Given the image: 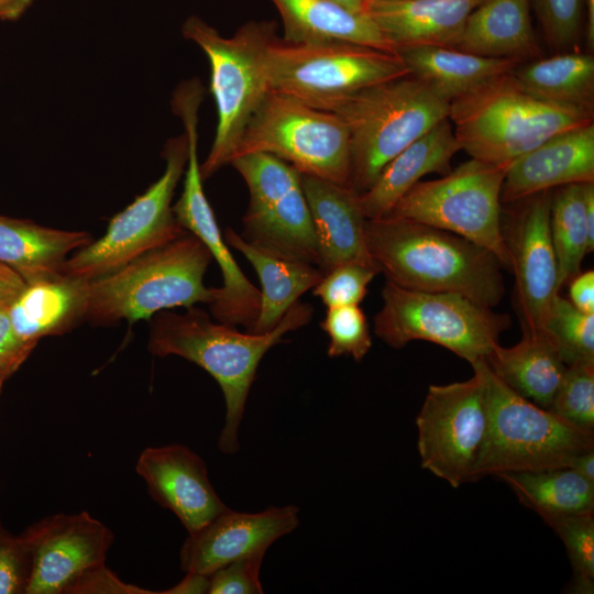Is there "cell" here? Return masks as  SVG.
I'll return each mask as SVG.
<instances>
[{
  "label": "cell",
  "instance_id": "cell-47",
  "mask_svg": "<svg viewBox=\"0 0 594 594\" xmlns=\"http://www.w3.org/2000/svg\"><path fill=\"white\" fill-rule=\"evenodd\" d=\"M34 0H0V20H18Z\"/></svg>",
  "mask_w": 594,
  "mask_h": 594
},
{
  "label": "cell",
  "instance_id": "cell-31",
  "mask_svg": "<svg viewBox=\"0 0 594 594\" xmlns=\"http://www.w3.org/2000/svg\"><path fill=\"white\" fill-rule=\"evenodd\" d=\"M513 76L524 90L544 101L594 109V57L590 53L561 52L519 64Z\"/></svg>",
  "mask_w": 594,
  "mask_h": 594
},
{
  "label": "cell",
  "instance_id": "cell-13",
  "mask_svg": "<svg viewBox=\"0 0 594 594\" xmlns=\"http://www.w3.org/2000/svg\"><path fill=\"white\" fill-rule=\"evenodd\" d=\"M230 165L244 179L250 197L240 235L266 253L318 266V241L301 173L266 153L240 155Z\"/></svg>",
  "mask_w": 594,
  "mask_h": 594
},
{
  "label": "cell",
  "instance_id": "cell-40",
  "mask_svg": "<svg viewBox=\"0 0 594 594\" xmlns=\"http://www.w3.org/2000/svg\"><path fill=\"white\" fill-rule=\"evenodd\" d=\"M31 573L29 546L0 526V594H25Z\"/></svg>",
  "mask_w": 594,
  "mask_h": 594
},
{
  "label": "cell",
  "instance_id": "cell-36",
  "mask_svg": "<svg viewBox=\"0 0 594 594\" xmlns=\"http://www.w3.org/2000/svg\"><path fill=\"white\" fill-rule=\"evenodd\" d=\"M548 409L579 428L594 431V362L566 365Z\"/></svg>",
  "mask_w": 594,
  "mask_h": 594
},
{
  "label": "cell",
  "instance_id": "cell-52",
  "mask_svg": "<svg viewBox=\"0 0 594 594\" xmlns=\"http://www.w3.org/2000/svg\"><path fill=\"white\" fill-rule=\"evenodd\" d=\"M0 526H1V522H0Z\"/></svg>",
  "mask_w": 594,
  "mask_h": 594
},
{
  "label": "cell",
  "instance_id": "cell-51",
  "mask_svg": "<svg viewBox=\"0 0 594 594\" xmlns=\"http://www.w3.org/2000/svg\"><path fill=\"white\" fill-rule=\"evenodd\" d=\"M7 380V377L0 372V394L3 387V383Z\"/></svg>",
  "mask_w": 594,
  "mask_h": 594
},
{
  "label": "cell",
  "instance_id": "cell-20",
  "mask_svg": "<svg viewBox=\"0 0 594 594\" xmlns=\"http://www.w3.org/2000/svg\"><path fill=\"white\" fill-rule=\"evenodd\" d=\"M594 182V123L558 133L508 167L501 200L514 202L570 184Z\"/></svg>",
  "mask_w": 594,
  "mask_h": 594
},
{
  "label": "cell",
  "instance_id": "cell-49",
  "mask_svg": "<svg viewBox=\"0 0 594 594\" xmlns=\"http://www.w3.org/2000/svg\"><path fill=\"white\" fill-rule=\"evenodd\" d=\"M585 11V41L590 51L594 48V0H583Z\"/></svg>",
  "mask_w": 594,
  "mask_h": 594
},
{
  "label": "cell",
  "instance_id": "cell-9",
  "mask_svg": "<svg viewBox=\"0 0 594 594\" xmlns=\"http://www.w3.org/2000/svg\"><path fill=\"white\" fill-rule=\"evenodd\" d=\"M382 299L374 332L384 343L400 349L415 340L432 342L471 365L486 360L512 326L507 314L458 293L414 290L386 280Z\"/></svg>",
  "mask_w": 594,
  "mask_h": 594
},
{
  "label": "cell",
  "instance_id": "cell-29",
  "mask_svg": "<svg viewBox=\"0 0 594 594\" xmlns=\"http://www.w3.org/2000/svg\"><path fill=\"white\" fill-rule=\"evenodd\" d=\"M485 361L514 392L547 409L566 367L546 332H522L521 340L509 348L498 343Z\"/></svg>",
  "mask_w": 594,
  "mask_h": 594
},
{
  "label": "cell",
  "instance_id": "cell-35",
  "mask_svg": "<svg viewBox=\"0 0 594 594\" xmlns=\"http://www.w3.org/2000/svg\"><path fill=\"white\" fill-rule=\"evenodd\" d=\"M563 542L572 566L565 588L572 594L594 592V513L554 515L542 518Z\"/></svg>",
  "mask_w": 594,
  "mask_h": 594
},
{
  "label": "cell",
  "instance_id": "cell-16",
  "mask_svg": "<svg viewBox=\"0 0 594 594\" xmlns=\"http://www.w3.org/2000/svg\"><path fill=\"white\" fill-rule=\"evenodd\" d=\"M32 554L25 594H66L85 571L103 564L114 536L87 512L47 516L20 535Z\"/></svg>",
  "mask_w": 594,
  "mask_h": 594
},
{
  "label": "cell",
  "instance_id": "cell-4",
  "mask_svg": "<svg viewBox=\"0 0 594 594\" xmlns=\"http://www.w3.org/2000/svg\"><path fill=\"white\" fill-rule=\"evenodd\" d=\"M212 261L207 246L186 231L90 280L86 319L96 324L132 323L176 307L209 305L215 287H206L204 276Z\"/></svg>",
  "mask_w": 594,
  "mask_h": 594
},
{
  "label": "cell",
  "instance_id": "cell-7",
  "mask_svg": "<svg viewBox=\"0 0 594 594\" xmlns=\"http://www.w3.org/2000/svg\"><path fill=\"white\" fill-rule=\"evenodd\" d=\"M487 406L485 438L471 482L505 472L571 468L594 449V431L579 428L524 398L481 361Z\"/></svg>",
  "mask_w": 594,
  "mask_h": 594
},
{
  "label": "cell",
  "instance_id": "cell-11",
  "mask_svg": "<svg viewBox=\"0 0 594 594\" xmlns=\"http://www.w3.org/2000/svg\"><path fill=\"white\" fill-rule=\"evenodd\" d=\"M509 165L470 158L441 178L416 184L387 216L411 219L461 235L510 268L502 229L501 194Z\"/></svg>",
  "mask_w": 594,
  "mask_h": 594
},
{
  "label": "cell",
  "instance_id": "cell-18",
  "mask_svg": "<svg viewBox=\"0 0 594 594\" xmlns=\"http://www.w3.org/2000/svg\"><path fill=\"white\" fill-rule=\"evenodd\" d=\"M298 514L293 505L253 514L227 508L189 534L180 549V568L209 575L239 558L266 552L274 541L297 528Z\"/></svg>",
  "mask_w": 594,
  "mask_h": 594
},
{
  "label": "cell",
  "instance_id": "cell-39",
  "mask_svg": "<svg viewBox=\"0 0 594 594\" xmlns=\"http://www.w3.org/2000/svg\"><path fill=\"white\" fill-rule=\"evenodd\" d=\"M380 271L370 265L346 263L323 274L312 294L329 307L360 305L369 284Z\"/></svg>",
  "mask_w": 594,
  "mask_h": 594
},
{
  "label": "cell",
  "instance_id": "cell-34",
  "mask_svg": "<svg viewBox=\"0 0 594 594\" xmlns=\"http://www.w3.org/2000/svg\"><path fill=\"white\" fill-rule=\"evenodd\" d=\"M543 331L565 365L594 362V314L579 310L559 293L550 305Z\"/></svg>",
  "mask_w": 594,
  "mask_h": 594
},
{
  "label": "cell",
  "instance_id": "cell-37",
  "mask_svg": "<svg viewBox=\"0 0 594 594\" xmlns=\"http://www.w3.org/2000/svg\"><path fill=\"white\" fill-rule=\"evenodd\" d=\"M320 327L329 337L330 358L350 355L360 362L372 348L369 323L359 305L329 307Z\"/></svg>",
  "mask_w": 594,
  "mask_h": 594
},
{
  "label": "cell",
  "instance_id": "cell-10",
  "mask_svg": "<svg viewBox=\"0 0 594 594\" xmlns=\"http://www.w3.org/2000/svg\"><path fill=\"white\" fill-rule=\"evenodd\" d=\"M274 155L301 174L349 187V131L333 111L270 90L250 119L234 157ZM232 162V161H231Z\"/></svg>",
  "mask_w": 594,
  "mask_h": 594
},
{
  "label": "cell",
  "instance_id": "cell-21",
  "mask_svg": "<svg viewBox=\"0 0 594 594\" xmlns=\"http://www.w3.org/2000/svg\"><path fill=\"white\" fill-rule=\"evenodd\" d=\"M301 185L317 235L318 267L323 274L346 263L378 270L366 248V219L360 207L359 194L349 187L307 174H301Z\"/></svg>",
  "mask_w": 594,
  "mask_h": 594
},
{
  "label": "cell",
  "instance_id": "cell-38",
  "mask_svg": "<svg viewBox=\"0 0 594 594\" xmlns=\"http://www.w3.org/2000/svg\"><path fill=\"white\" fill-rule=\"evenodd\" d=\"M532 1L549 46L559 53L576 47L583 30V0Z\"/></svg>",
  "mask_w": 594,
  "mask_h": 594
},
{
  "label": "cell",
  "instance_id": "cell-2",
  "mask_svg": "<svg viewBox=\"0 0 594 594\" xmlns=\"http://www.w3.org/2000/svg\"><path fill=\"white\" fill-rule=\"evenodd\" d=\"M364 232L369 254L386 280L414 290L458 293L490 308L504 296L499 260L461 235L394 216L366 220Z\"/></svg>",
  "mask_w": 594,
  "mask_h": 594
},
{
  "label": "cell",
  "instance_id": "cell-5",
  "mask_svg": "<svg viewBox=\"0 0 594 594\" xmlns=\"http://www.w3.org/2000/svg\"><path fill=\"white\" fill-rule=\"evenodd\" d=\"M185 38L206 54L217 128L210 151L200 164L202 180L230 165L245 128L270 91L266 51L276 36L274 21H250L229 37L196 15L182 26Z\"/></svg>",
  "mask_w": 594,
  "mask_h": 594
},
{
  "label": "cell",
  "instance_id": "cell-50",
  "mask_svg": "<svg viewBox=\"0 0 594 594\" xmlns=\"http://www.w3.org/2000/svg\"><path fill=\"white\" fill-rule=\"evenodd\" d=\"M332 1L343 6L344 8L351 11L360 12V13H361V9L364 2V0H332Z\"/></svg>",
  "mask_w": 594,
  "mask_h": 594
},
{
  "label": "cell",
  "instance_id": "cell-33",
  "mask_svg": "<svg viewBox=\"0 0 594 594\" xmlns=\"http://www.w3.org/2000/svg\"><path fill=\"white\" fill-rule=\"evenodd\" d=\"M556 189L551 194L549 228L560 289L581 272L584 255L594 250V234L586 220L583 183Z\"/></svg>",
  "mask_w": 594,
  "mask_h": 594
},
{
  "label": "cell",
  "instance_id": "cell-41",
  "mask_svg": "<svg viewBox=\"0 0 594 594\" xmlns=\"http://www.w3.org/2000/svg\"><path fill=\"white\" fill-rule=\"evenodd\" d=\"M265 552L239 558L209 574L210 594L263 593L260 570Z\"/></svg>",
  "mask_w": 594,
  "mask_h": 594
},
{
  "label": "cell",
  "instance_id": "cell-1",
  "mask_svg": "<svg viewBox=\"0 0 594 594\" xmlns=\"http://www.w3.org/2000/svg\"><path fill=\"white\" fill-rule=\"evenodd\" d=\"M314 309L297 301L268 332H241L234 326L212 321L201 308L191 306L183 314L160 311L152 317L148 351L157 356L176 355L206 372L219 384L226 402V419L218 447L233 454L239 449V427L260 362L287 332L308 324Z\"/></svg>",
  "mask_w": 594,
  "mask_h": 594
},
{
  "label": "cell",
  "instance_id": "cell-28",
  "mask_svg": "<svg viewBox=\"0 0 594 594\" xmlns=\"http://www.w3.org/2000/svg\"><path fill=\"white\" fill-rule=\"evenodd\" d=\"M223 237L229 246L246 257L262 285L260 311L250 332L265 333L274 329L299 297L323 277V272L315 264L266 253L231 228L226 229Z\"/></svg>",
  "mask_w": 594,
  "mask_h": 594
},
{
  "label": "cell",
  "instance_id": "cell-46",
  "mask_svg": "<svg viewBox=\"0 0 594 594\" xmlns=\"http://www.w3.org/2000/svg\"><path fill=\"white\" fill-rule=\"evenodd\" d=\"M161 593L165 594H204L209 593V575L186 572L185 578L176 585L167 591Z\"/></svg>",
  "mask_w": 594,
  "mask_h": 594
},
{
  "label": "cell",
  "instance_id": "cell-43",
  "mask_svg": "<svg viewBox=\"0 0 594 594\" xmlns=\"http://www.w3.org/2000/svg\"><path fill=\"white\" fill-rule=\"evenodd\" d=\"M35 343L25 342L15 333L7 306L0 305V372L9 378L31 354Z\"/></svg>",
  "mask_w": 594,
  "mask_h": 594
},
{
  "label": "cell",
  "instance_id": "cell-8",
  "mask_svg": "<svg viewBox=\"0 0 594 594\" xmlns=\"http://www.w3.org/2000/svg\"><path fill=\"white\" fill-rule=\"evenodd\" d=\"M270 90L331 111L348 96L409 75L397 53L344 41L289 42L277 35L266 51Z\"/></svg>",
  "mask_w": 594,
  "mask_h": 594
},
{
  "label": "cell",
  "instance_id": "cell-15",
  "mask_svg": "<svg viewBox=\"0 0 594 594\" xmlns=\"http://www.w3.org/2000/svg\"><path fill=\"white\" fill-rule=\"evenodd\" d=\"M184 132L188 140V158L183 193L173 206L178 223L196 235L210 251L222 273L223 284L215 288L209 304L215 320L244 326L251 331L261 306V292L244 275L222 235L213 210L206 197L198 161V123L187 121Z\"/></svg>",
  "mask_w": 594,
  "mask_h": 594
},
{
  "label": "cell",
  "instance_id": "cell-23",
  "mask_svg": "<svg viewBox=\"0 0 594 594\" xmlns=\"http://www.w3.org/2000/svg\"><path fill=\"white\" fill-rule=\"evenodd\" d=\"M460 150L449 118L436 124L391 160L370 188L359 195L365 219L387 216L424 176L448 174L452 169L451 161Z\"/></svg>",
  "mask_w": 594,
  "mask_h": 594
},
{
  "label": "cell",
  "instance_id": "cell-22",
  "mask_svg": "<svg viewBox=\"0 0 594 594\" xmlns=\"http://www.w3.org/2000/svg\"><path fill=\"white\" fill-rule=\"evenodd\" d=\"M482 0H364V14L396 48L455 47L471 12Z\"/></svg>",
  "mask_w": 594,
  "mask_h": 594
},
{
  "label": "cell",
  "instance_id": "cell-32",
  "mask_svg": "<svg viewBox=\"0 0 594 594\" xmlns=\"http://www.w3.org/2000/svg\"><path fill=\"white\" fill-rule=\"evenodd\" d=\"M519 502L541 518L594 513V484L571 468L505 472L497 475Z\"/></svg>",
  "mask_w": 594,
  "mask_h": 594
},
{
  "label": "cell",
  "instance_id": "cell-12",
  "mask_svg": "<svg viewBox=\"0 0 594 594\" xmlns=\"http://www.w3.org/2000/svg\"><path fill=\"white\" fill-rule=\"evenodd\" d=\"M162 155L165 169L161 177L110 220L101 238L66 260L65 274L92 280L186 232L172 206L188 158L185 132L167 140Z\"/></svg>",
  "mask_w": 594,
  "mask_h": 594
},
{
  "label": "cell",
  "instance_id": "cell-14",
  "mask_svg": "<svg viewBox=\"0 0 594 594\" xmlns=\"http://www.w3.org/2000/svg\"><path fill=\"white\" fill-rule=\"evenodd\" d=\"M481 361L472 364L473 376L466 381L430 385L416 417L421 468L453 488L471 482L486 433Z\"/></svg>",
  "mask_w": 594,
  "mask_h": 594
},
{
  "label": "cell",
  "instance_id": "cell-25",
  "mask_svg": "<svg viewBox=\"0 0 594 594\" xmlns=\"http://www.w3.org/2000/svg\"><path fill=\"white\" fill-rule=\"evenodd\" d=\"M409 75L450 103L512 73L521 61L487 57L455 47L416 45L397 48Z\"/></svg>",
  "mask_w": 594,
  "mask_h": 594
},
{
  "label": "cell",
  "instance_id": "cell-42",
  "mask_svg": "<svg viewBox=\"0 0 594 594\" xmlns=\"http://www.w3.org/2000/svg\"><path fill=\"white\" fill-rule=\"evenodd\" d=\"M153 594L121 581L105 563L81 573L67 588L66 594Z\"/></svg>",
  "mask_w": 594,
  "mask_h": 594
},
{
  "label": "cell",
  "instance_id": "cell-44",
  "mask_svg": "<svg viewBox=\"0 0 594 594\" xmlns=\"http://www.w3.org/2000/svg\"><path fill=\"white\" fill-rule=\"evenodd\" d=\"M569 283L571 304L583 312L594 314V272H580Z\"/></svg>",
  "mask_w": 594,
  "mask_h": 594
},
{
  "label": "cell",
  "instance_id": "cell-6",
  "mask_svg": "<svg viewBox=\"0 0 594 594\" xmlns=\"http://www.w3.org/2000/svg\"><path fill=\"white\" fill-rule=\"evenodd\" d=\"M331 111L345 123L351 147L349 188L362 194L383 167L436 124L450 102L411 75L359 90Z\"/></svg>",
  "mask_w": 594,
  "mask_h": 594
},
{
  "label": "cell",
  "instance_id": "cell-19",
  "mask_svg": "<svg viewBox=\"0 0 594 594\" xmlns=\"http://www.w3.org/2000/svg\"><path fill=\"white\" fill-rule=\"evenodd\" d=\"M152 498L196 532L228 507L217 495L204 460L183 444L148 447L135 464Z\"/></svg>",
  "mask_w": 594,
  "mask_h": 594
},
{
  "label": "cell",
  "instance_id": "cell-45",
  "mask_svg": "<svg viewBox=\"0 0 594 594\" xmlns=\"http://www.w3.org/2000/svg\"><path fill=\"white\" fill-rule=\"evenodd\" d=\"M25 286L21 276L0 263V305L8 307Z\"/></svg>",
  "mask_w": 594,
  "mask_h": 594
},
{
  "label": "cell",
  "instance_id": "cell-48",
  "mask_svg": "<svg viewBox=\"0 0 594 594\" xmlns=\"http://www.w3.org/2000/svg\"><path fill=\"white\" fill-rule=\"evenodd\" d=\"M571 469H573L583 479L594 484V449L578 455L574 459Z\"/></svg>",
  "mask_w": 594,
  "mask_h": 594
},
{
  "label": "cell",
  "instance_id": "cell-3",
  "mask_svg": "<svg viewBox=\"0 0 594 594\" xmlns=\"http://www.w3.org/2000/svg\"><path fill=\"white\" fill-rule=\"evenodd\" d=\"M449 120L471 158L510 165L549 138L593 122V111L536 98L512 72L453 100Z\"/></svg>",
  "mask_w": 594,
  "mask_h": 594
},
{
  "label": "cell",
  "instance_id": "cell-27",
  "mask_svg": "<svg viewBox=\"0 0 594 594\" xmlns=\"http://www.w3.org/2000/svg\"><path fill=\"white\" fill-rule=\"evenodd\" d=\"M455 48L521 62L539 57L530 0H482L469 15Z\"/></svg>",
  "mask_w": 594,
  "mask_h": 594
},
{
  "label": "cell",
  "instance_id": "cell-30",
  "mask_svg": "<svg viewBox=\"0 0 594 594\" xmlns=\"http://www.w3.org/2000/svg\"><path fill=\"white\" fill-rule=\"evenodd\" d=\"M289 42L344 41L396 53V48L362 13L332 0H271Z\"/></svg>",
  "mask_w": 594,
  "mask_h": 594
},
{
  "label": "cell",
  "instance_id": "cell-24",
  "mask_svg": "<svg viewBox=\"0 0 594 594\" xmlns=\"http://www.w3.org/2000/svg\"><path fill=\"white\" fill-rule=\"evenodd\" d=\"M89 282L63 273L26 284L8 306L18 337L25 342L37 344L44 337L72 330L80 320L86 319Z\"/></svg>",
  "mask_w": 594,
  "mask_h": 594
},
{
  "label": "cell",
  "instance_id": "cell-17",
  "mask_svg": "<svg viewBox=\"0 0 594 594\" xmlns=\"http://www.w3.org/2000/svg\"><path fill=\"white\" fill-rule=\"evenodd\" d=\"M551 194L552 190H546L524 199L508 243L524 333L544 332L550 305L559 293L558 264L549 228Z\"/></svg>",
  "mask_w": 594,
  "mask_h": 594
},
{
  "label": "cell",
  "instance_id": "cell-26",
  "mask_svg": "<svg viewBox=\"0 0 594 594\" xmlns=\"http://www.w3.org/2000/svg\"><path fill=\"white\" fill-rule=\"evenodd\" d=\"M85 231H68L0 215V263L26 284L64 273L66 260L92 241Z\"/></svg>",
  "mask_w": 594,
  "mask_h": 594
}]
</instances>
